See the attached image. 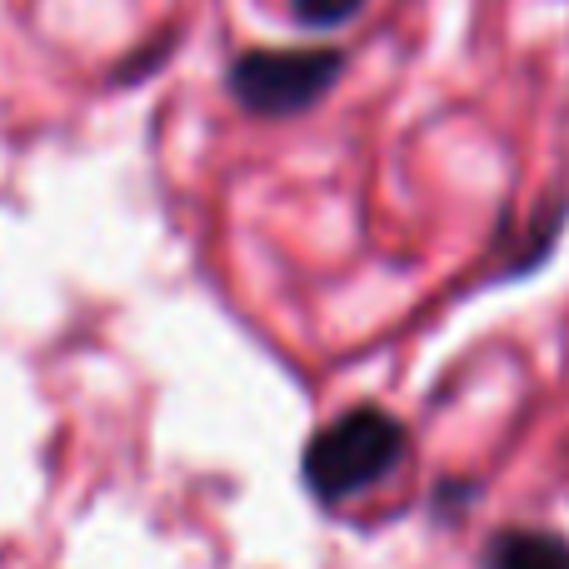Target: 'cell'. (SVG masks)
Returning a JSON list of instances; mask_svg holds the SVG:
<instances>
[{
	"label": "cell",
	"instance_id": "6da1fadb",
	"mask_svg": "<svg viewBox=\"0 0 569 569\" xmlns=\"http://www.w3.org/2000/svg\"><path fill=\"white\" fill-rule=\"evenodd\" d=\"M405 455H410V430L380 405H355L310 435L300 475L305 490L320 505H345L390 480L405 465Z\"/></svg>",
	"mask_w": 569,
	"mask_h": 569
},
{
	"label": "cell",
	"instance_id": "7a4b0ae2",
	"mask_svg": "<svg viewBox=\"0 0 569 569\" xmlns=\"http://www.w3.org/2000/svg\"><path fill=\"white\" fill-rule=\"evenodd\" d=\"M345 76V50L340 46H256L240 50L226 70V86L236 106L256 120H295L315 110Z\"/></svg>",
	"mask_w": 569,
	"mask_h": 569
},
{
	"label": "cell",
	"instance_id": "3957f363",
	"mask_svg": "<svg viewBox=\"0 0 569 569\" xmlns=\"http://www.w3.org/2000/svg\"><path fill=\"white\" fill-rule=\"evenodd\" d=\"M485 569H569V545L550 530H500L485 545Z\"/></svg>",
	"mask_w": 569,
	"mask_h": 569
},
{
	"label": "cell",
	"instance_id": "277c9868",
	"mask_svg": "<svg viewBox=\"0 0 569 569\" xmlns=\"http://www.w3.org/2000/svg\"><path fill=\"white\" fill-rule=\"evenodd\" d=\"M370 0H290V16L300 20L305 30H335L345 20H355Z\"/></svg>",
	"mask_w": 569,
	"mask_h": 569
}]
</instances>
